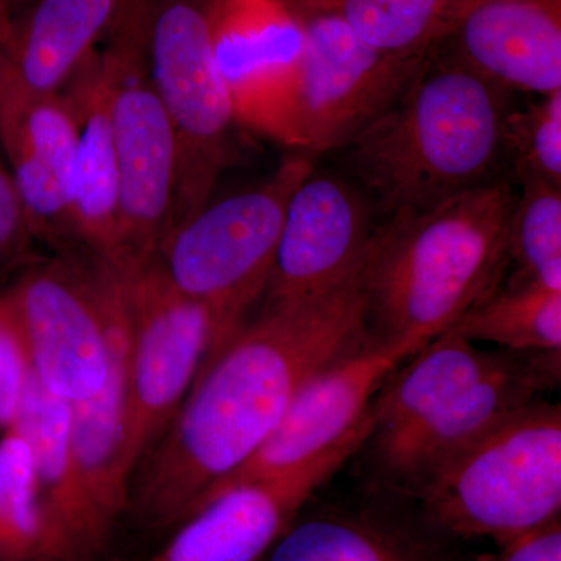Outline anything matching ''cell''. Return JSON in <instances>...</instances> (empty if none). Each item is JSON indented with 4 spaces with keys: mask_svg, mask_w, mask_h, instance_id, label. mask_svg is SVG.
<instances>
[{
    "mask_svg": "<svg viewBox=\"0 0 561 561\" xmlns=\"http://www.w3.org/2000/svg\"><path fill=\"white\" fill-rule=\"evenodd\" d=\"M360 273L316 300L265 308L210 354L133 472L127 516L136 526L171 534L261 448L313 375L368 337Z\"/></svg>",
    "mask_w": 561,
    "mask_h": 561,
    "instance_id": "obj_1",
    "label": "cell"
},
{
    "mask_svg": "<svg viewBox=\"0 0 561 561\" xmlns=\"http://www.w3.org/2000/svg\"><path fill=\"white\" fill-rule=\"evenodd\" d=\"M515 202L511 183L493 179L376 225L360 273L368 337L426 346L493 294Z\"/></svg>",
    "mask_w": 561,
    "mask_h": 561,
    "instance_id": "obj_2",
    "label": "cell"
},
{
    "mask_svg": "<svg viewBox=\"0 0 561 561\" xmlns=\"http://www.w3.org/2000/svg\"><path fill=\"white\" fill-rule=\"evenodd\" d=\"M508 94L454 55H434L343 147L346 169L383 217L432 208L494 179Z\"/></svg>",
    "mask_w": 561,
    "mask_h": 561,
    "instance_id": "obj_3",
    "label": "cell"
},
{
    "mask_svg": "<svg viewBox=\"0 0 561 561\" xmlns=\"http://www.w3.org/2000/svg\"><path fill=\"white\" fill-rule=\"evenodd\" d=\"M448 537L497 546L560 518L561 409L535 400L454 454L412 491Z\"/></svg>",
    "mask_w": 561,
    "mask_h": 561,
    "instance_id": "obj_4",
    "label": "cell"
},
{
    "mask_svg": "<svg viewBox=\"0 0 561 561\" xmlns=\"http://www.w3.org/2000/svg\"><path fill=\"white\" fill-rule=\"evenodd\" d=\"M312 172L311 158L291 154L261 186L208 203L158 247V271L181 294L209 309L221 343L265 294L287 203Z\"/></svg>",
    "mask_w": 561,
    "mask_h": 561,
    "instance_id": "obj_5",
    "label": "cell"
},
{
    "mask_svg": "<svg viewBox=\"0 0 561 561\" xmlns=\"http://www.w3.org/2000/svg\"><path fill=\"white\" fill-rule=\"evenodd\" d=\"M142 3L151 83L179 144L172 231L208 205L221 173L234 162L239 124L214 60L209 0Z\"/></svg>",
    "mask_w": 561,
    "mask_h": 561,
    "instance_id": "obj_6",
    "label": "cell"
},
{
    "mask_svg": "<svg viewBox=\"0 0 561 561\" xmlns=\"http://www.w3.org/2000/svg\"><path fill=\"white\" fill-rule=\"evenodd\" d=\"M111 77L117 158V253L114 264L154 256L172 225L179 144L151 83L142 0H130L102 50Z\"/></svg>",
    "mask_w": 561,
    "mask_h": 561,
    "instance_id": "obj_7",
    "label": "cell"
},
{
    "mask_svg": "<svg viewBox=\"0 0 561 561\" xmlns=\"http://www.w3.org/2000/svg\"><path fill=\"white\" fill-rule=\"evenodd\" d=\"M116 268L90 253L31 268L3 295L31 354L33 375L54 397L90 400L108 379Z\"/></svg>",
    "mask_w": 561,
    "mask_h": 561,
    "instance_id": "obj_8",
    "label": "cell"
},
{
    "mask_svg": "<svg viewBox=\"0 0 561 561\" xmlns=\"http://www.w3.org/2000/svg\"><path fill=\"white\" fill-rule=\"evenodd\" d=\"M121 267L130 312L125 460L133 478L221 341L209 309L176 290L153 257Z\"/></svg>",
    "mask_w": 561,
    "mask_h": 561,
    "instance_id": "obj_9",
    "label": "cell"
},
{
    "mask_svg": "<svg viewBox=\"0 0 561 561\" xmlns=\"http://www.w3.org/2000/svg\"><path fill=\"white\" fill-rule=\"evenodd\" d=\"M300 11L306 41L295 98V151L312 158L348 146L404 94L432 57H386L334 14Z\"/></svg>",
    "mask_w": 561,
    "mask_h": 561,
    "instance_id": "obj_10",
    "label": "cell"
},
{
    "mask_svg": "<svg viewBox=\"0 0 561 561\" xmlns=\"http://www.w3.org/2000/svg\"><path fill=\"white\" fill-rule=\"evenodd\" d=\"M214 60L241 127L297 150L305 21L294 0H209Z\"/></svg>",
    "mask_w": 561,
    "mask_h": 561,
    "instance_id": "obj_11",
    "label": "cell"
},
{
    "mask_svg": "<svg viewBox=\"0 0 561 561\" xmlns=\"http://www.w3.org/2000/svg\"><path fill=\"white\" fill-rule=\"evenodd\" d=\"M367 419L337 445L289 471L213 494L171 531L162 548L128 561H261L313 491L365 445L373 431L371 416Z\"/></svg>",
    "mask_w": 561,
    "mask_h": 561,
    "instance_id": "obj_12",
    "label": "cell"
},
{
    "mask_svg": "<svg viewBox=\"0 0 561 561\" xmlns=\"http://www.w3.org/2000/svg\"><path fill=\"white\" fill-rule=\"evenodd\" d=\"M421 348L419 343L367 337L331 362L298 390L261 448L198 505L228 486L289 471L337 445L367 420L373 400L391 373Z\"/></svg>",
    "mask_w": 561,
    "mask_h": 561,
    "instance_id": "obj_13",
    "label": "cell"
},
{
    "mask_svg": "<svg viewBox=\"0 0 561 561\" xmlns=\"http://www.w3.org/2000/svg\"><path fill=\"white\" fill-rule=\"evenodd\" d=\"M364 192L341 176L311 173L291 194L265 308L312 301L364 267L373 225Z\"/></svg>",
    "mask_w": 561,
    "mask_h": 561,
    "instance_id": "obj_14",
    "label": "cell"
},
{
    "mask_svg": "<svg viewBox=\"0 0 561 561\" xmlns=\"http://www.w3.org/2000/svg\"><path fill=\"white\" fill-rule=\"evenodd\" d=\"M560 378V353H511L497 370L411 426L367 438L391 489L409 494L432 471Z\"/></svg>",
    "mask_w": 561,
    "mask_h": 561,
    "instance_id": "obj_15",
    "label": "cell"
},
{
    "mask_svg": "<svg viewBox=\"0 0 561 561\" xmlns=\"http://www.w3.org/2000/svg\"><path fill=\"white\" fill-rule=\"evenodd\" d=\"M0 144L33 238L76 241V127L60 94L28 95L0 84Z\"/></svg>",
    "mask_w": 561,
    "mask_h": 561,
    "instance_id": "obj_16",
    "label": "cell"
},
{
    "mask_svg": "<svg viewBox=\"0 0 561 561\" xmlns=\"http://www.w3.org/2000/svg\"><path fill=\"white\" fill-rule=\"evenodd\" d=\"M116 267L108 379L90 400L70 405V448L105 551L117 524L127 516L131 474L125 460L128 411L130 312L124 271Z\"/></svg>",
    "mask_w": 561,
    "mask_h": 561,
    "instance_id": "obj_17",
    "label": "cell"
},
{
    "mask_svg": "<svg viewBox=\"0 0 561 561\" xmlns=\"http://www.w3.org/2000/svg\"><path fill=\"white\" fill-rule=\"evenodd\" d=\"M453 54L507 91H561V0H468Z\"/></svg>",
    "mask_w": 561,
    "mask_h": 561,
    "instance_id": "obj_18",
    "label": "cell"
},
{
    "mask_svg": "<svg viewBox=\"0 0 561 561\" xmlns=\"http://www.w3.org/2000/svg\"><path fill=\"white\" fill-rule=\"evenodd\" d=\"M130 0H33L0 36V84L60 94Z\"/></svg>",
    "mask_w": 561,
    "mask_h": 561,
    "instance_id": "obj_19",
    "label": "cell"
},
{
    "mask_svg": "<svg viewBox=\"0 0 561 561\" xmlns=\"http://www.w3.org/2000/svg\"><path fill=\"white\" fill-rule=\"evenodd\" d=\"M62 98L76 127L72 220L77 242L94 256L117 253V158L111 110V77L102 50L73 73Z\"/></svg>",
    "mask_w": 561,
    "mask_h": 561,
    "instance_id": "obj_20",
    "label": "cell"
},
{
    "mask_svg": "<svg viewBox=\"0 0 561 561\" xmlns=\"http://www.w3.org/2000/svg\"><path fill=\"white\" fill-rule=\"evenodd\" d=\"M426 519L381 511H330L287 526L261 561H457Z\"/></svg>",
    "mask_w": 561,
    "mask_h": 561,
    "instance_id": "obj_21",
    "label": "cell"
},
{
    "mask_svg": "<svg viewBox=\"0 0 561 561\" xmlns=\"http://www.w3.org/2000/svg\"><path fill=\"white\" fill-rule=\"evenodd\" d=\"M16 426L32 449L41 502L62 561H102L99 541L70 448V405L32 376Z\"/></svg>",
    "mask_w": 561,
    "mask_h": 561,
    "instance_id": "obj_22",
    "label": "cell"
},
{
    "mask_svg": "<svg viewBox=\"0 0 561 561\" xmlns=\"http://www.w3.org/2000/svg\"><path fill=\"white\" fill-rule=\"evenodd\" d=\"M511 351H482L445 331L391 373L370 405V437L393 434L448 404L501 367Z\"/></svg>",
    "mask_w": 561,
    "mask_h": 561,
    "instance_id": "obj_23",
    "label": "cell"
},
{
    "mask_svg": "<svg viewBox=\"0 0 561 561\" xmlns=\"http://www.w3.org/2000/svg\"><path fill=\"white\" fill-rule=\"evenodd\" d=\"M334 14L368 47L397 60H426L453 38L468 0H294Z\"/></svg>",
    "mask_w": 561,
    "mask_h": 561,
    "instance_id": "obj_24",
    "label": "cell"
},
{
    "mask_svg": "<svg viewBox=\"0 0 561 561\" xmlns=\"http://www.w3.org/2000/svg\"><path fill=\"white\" fill-rule=\"evenodd\" d=\"M448 331L511 353H561V290L540 284L500 286Z\"/></svg>",
    "mask_w": 561,
    "mask_h": 561,
    "instance_id": "obj_25",
    "label": "cell"
},
{
    "mask_svg": "<svg viewBox=\"0 0 561 561\" xmlns=\"http://www.w3.org/2000/svg\"><path fill=\"white\" fill-rule=\"evenodd\" d=\"M0 561H62L16 424L0 434Z\"/></svg>",
    "mask_w": 561,
    "mask_h": 561,
    "instance_id": "obj_26",
    "label": "cell"
},
{
    "mask_svg": "<svg viewBox=\"0 0 561 561\" xmlns=\"http://www.w3.org/2000/svg\"><path fill=\"white\" fill-rule=\"evenodd\" d=\"M508 227L505 286L540 284L561 290V187L545 181H522Z\"/></svg>",
    "mask_w": 561,
    "mask_h": 561,
    "instance_id": "obj_27",
    "label": "cell"
},
{
    "mask_svg": "<svg viewBox=\"0 0 561 561\" xmlns=\"http://www.w3.org/2000/svg\"><path fill=\"white\" fill-rule=\"evenodd\" d=\"M501 147L519 183L538 180L561 187V91L540 95L526 108L508 110Z\"/></svg>",
    "mask_w": 561,
    "mask_h": 561,
    "instance_id": "obj_28",
    "label": "cell"
},
{
    "mask_svg": "<svg viewBox=\"0 0 561 561\" xmlns=\"http://www.w3.org/2000/svg\"><path fill=\"white\" fill-rule=\"evenodd\" d=\"M31 354L16 317L5 297H0V434L20 419L31 387Z\"/></svg>",
    "mask_w": 561,
    "mask_h": 561,
    "instance_id": "obj_29",
    "label": "cell"
},
{
    "mask_svg": "<svg viewBox=\"0 0 561 561\" xmlns=\"http://www.w3.org/2000/svg\"><path fill=\"white\" fill-rule=\"evenodd\" d=\"M32 238L20 194L10 172L0 165V256L21 253Z\"/></svg>",
    "mask_w": 561,
    "mask_h": 561,
    "instance_id": "obj_30",
    "label": "cell"
},
{
    "mask_svg": "<svg viewBox=\"0 0 561 561\" xmlns=\"http://www.w3.org/2000/svg\"><path fill=\"white\" fill-rule=\"evenodd\" d=\"M481 561H561L560 518L526 537L500 546V551Z\"/></svg>",
    "mask_w": 561,
    "mask_h": 561,
    "instance_id": "obj_31",
    "label": "cell"
},
{
    "mask_svg": "<svg viewBox=\"0 0 561 561\" xmlns=\"http://www.w3.org/2000/svg\"><path fill=\"white\" fill-rule=\"evenodd\" d=\"M11 18H13V13H11L10 0H0V36L9 27Z\"/></svg>",
    "mask_w": 561,
    "mask_h": 561,
    "instance_id": "obj_32",
    "label": "cell"
}]
</instances>
